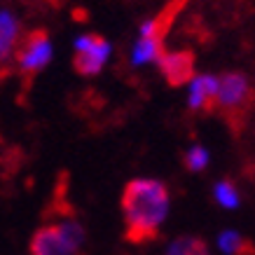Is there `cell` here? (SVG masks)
Segmentation results:
<instances>
[{
    "mask_svg": "<svg viewBox=\"0 0 255 255\" xmlns=\"http://www.w3.org/2000/svg\"><path fill=\"white\" fill-rule=\"evenodd\" d=\"M171 194L169 187L157 178H133L122 194V216L127 232L136 241L155 237L169 220Z\"/></svg>",
    "mask_w": 255,
    "mask_h": 255,
    "instance_id": "obj_1",
    "label": "cell"
},
{
    "mask_svg": "<svg viewBox=\"0 0 255 255\" xmlns=\"http://www.w3.org/2000/svg\"><path fill=\"white\" fill-rule=\"evenodd\" d=\"M82 246H85L82 223L73 216H61L33 234L31 255H78Z\"/></svg>",
    "mask_w": 255,
    "mask_h": 255,
    "instance_id": "obj_2",
    "label": "cell"
},
{
    "mask_svg": "<svg viewBox=\"0 0 255 255\" xmlns=\"http://www.w3.org/2000/svg\"><path fill=\"white\" fill-rule=\"evenodd\" d=\"M113 42L101 38L96 33H78L73 38V59H75V68L80 75L85 78H96L108 68L113 61Z\"/></svg>",
    "mask_w": 255,
    "mask_h": 255,
    "instance_id": "obj_3",
    "label": "cell"
},
{
    "mask_svg": "<svg viewBox=\"0 0 255 255\" xmlns=\"http://www.w3.org/2000/svg\"><path fill=\"white\" fill-rule=\"evenodd\" d=\"M54 59V42L52 38L42 31H35L26 35L14 56L16 70L23 75H35L40 70H45Z\"/></svg>",
    "mask_w": 255,
    "mask_h": 255,
    "instance_id": "obj_4",
    "label": "cell"
},
{
    "mask_svg": "<svg viewBox=\"0 0 255 255\" xmlns=\"http://www.w3.org/2000/svg\"><path fill=\"white\" fill-rule=\"evenodd\" d=\"M251 96H253V85H251L248 75H244L239 70L220 75L216 108H220L223 113H239L246 108Z\"/></svg>",
    "mask_w": 255,
    "mask_h": 255,
    "instance_id": "obj_5",
    "label": "cell"
},
{
    "mask_svg": "<svg viewBox=\"0 0 255 255\" xmlns=\"http://www.w3.org/2000/svg\"><path fill=\"white\" fill-rule=\"evenodd\" d=\"M220 75L213 73H194V78L185 85V106L194 113L216 106Z\"/></svg>",
    "mask_w": 255,
    "mask_h": 255,
    "instance_id": "obj_6",
    "label": "cell"
},
{
    "mask_svg": "<svg viewBox=\"0 0 255 255\" xmlns=\"http://www.w3.org/2000/svg\"><path fill=\"white\" fill-rule=\"evenodd\" d=\"M159 73L164 75L166 82L176 87H185L194 78V61L190 52L183 49H173V52H164L162 61H159Z\"/></svg>",
    "mask_w": 255,
    "mask_h": 255,
    "instance_id": "obj_7",
    "label": "cell"
},
{
    "mask_svg": "<svg viewBox=\"0 0 255 255\" xmlns=\"http://www.w3.org/2000/svg\"><path fill=\"white\" fill-rule=\"evenodd\" d=\"M164 40L162 35H136L131 49H129V66L136 70L147 66H159L164 56Z\"/></svg>",
    "mask_w": 255,
    "mask_h": 255,
    "instance_id": "obj_8",
    "label": "cell"
},
{
    "mask_svg": "<svg viewBox=\"0 0 255 255\" xmlns=\"http://www.w3.org/2000/svg\"><path fill=\"white\" fill-rule=\"evenodd\" d=\"M21 42H23V33L19 16L9 7H2L0 9V59L5 63L14 61Z\"/></svg>",
    "mask_w": 255,
    "mask_h": 255,
    "instance_id": "obj_9",
    "label": "cell"
},
{
    "mask_svg": "<svg viewBox=\"0 0 255 255\" xmlns=\"http://www.w3.org/2000/svg\"><path fill=\"white\" fill-rule=\"evenodd\" d=\"M211 197H213L218 209H223V211H237L241 206L239 187L234 185L230 178H220V180H216L213 187H211Z\"/></svg>",
    "mask_w": 255,
    "mask_h": 255,
    "instance_id": "obj_10",
    "label": "cell"
},
{
    "mask_svg": "<svg viewBox=\"0 0 255 255\" xmlns=\"http://www.w3.org/2000/svg\"><path fill=\"white\" fill-rule=\"evenodd\" d=\"M216 251L220 255H244L248 251V241L239 230L225 227L216 234Z\"/></svg>",
    "mask_w": 255,
    "mask_h": 255,
    "instance_id": "obj_11",
    "label": "cell"
},
{
    "mask_svg": "<svg viewBox=\"0 0 255 255\" xmlns=\"http://www.w3.org/2000/svg\"><path fill=\"white\" fill-rule=\"evenodd\" d=\"M164 255H209V248L197 237H176L166 244Z\"/></svg>",
    "mask_w": 255,
    "mask_h": 255,
    "instance_id": "obj_12",
    "label": "cell"
},
{
    "mask_svg": "<svg viewBox=\"0 0 255 255\" xmlns=\"http://www.w3.org/2000/svg\"><path fill=\"white\" fill-rule=\"evenodd\" d=\"M183 162H185L187 171H192V173H201V171L209 169V164H211V150L206 145H201V143H192V145L185 150Z\"/></svg>",
    "mask_w": 255,
    "mask_h": 255,
    "instance_id": "obj_13",
    "label": "cell"
},
{
    "mask_svg": "<svg viewBox=\"0 0 255 255\" xmlns=\"http://www.w3.org/2000/svg\"><path fill=\"white\" fill-rule=\"evenodd\" d=\"M138 35H162V21L157 16H147L138 23Z\"/></svg>",
    "mask_w": 255,
    "mask_h": 255,
    "instance_id": "obj_14",
    "label": "cell"
}]
</instances>
